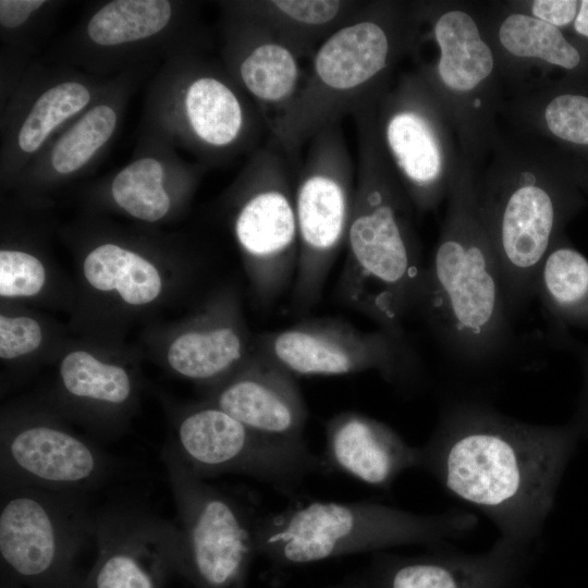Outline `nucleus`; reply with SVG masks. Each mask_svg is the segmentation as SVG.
I'll use <instances>...</instances> for the list:
<instances>
[{"label":"nucleus","mask_w":588,"mask_h":588,"mask_svg":"<svg viewBox=\"0 0 588 588\" xmlns=\"http://www.w3.org/2000/svg\"><path fill=\"white\" fill-rule=\"evenodd\" d=\"M84 274L96 290H115L131 305L148 304L161 291L156 267L136 253L114 244H103L91 250L84 261Z\"/></svg>","instance_id":"nucleus-27"},{"label":"nucleus","mask_w":588,"mask_h":588,"mask_svg":"<svg viewBox=\"0 0 588 588\" xmlns=\"http://www.w3.org/2000/svg\"><path fill=\"white\" fill-rule=\"evenodd\" d=\"M96 560L82 588H162L177 574L181 536L176 524L136 507L94 515Z\"/></svg>","instance_id":"nucleus-15"},{"label":"nucleus","mask_w":588,"mask_h":588,"mask_svg":"<svg viewBox=\"0 0 588 588\" xmlns=\"http://www.w3.org/2000/svg\"><path fill=\"white\" fill-rule=\"evenodd\" d=\"M111 468L101 450L49 422H21L1 436V487L83 494L102 483Z\"/></svg>","instance_id":"nucleus-16"},{"label":"nucleus","mask_w":588,"mask_h":588,"mask_svg":"<svg viewBox=\"0 0 588 588\" xmlns=\"http://www.w3.org/2000/svg\"><path fill=\"white\" fill-rule=\"evenodd\" d=\"M356 184V171L340 123L309 142L295 175L298 262L292 303L305 311L320 298L327 278L345 246Z\"/></svg>","instance_id":"nucleus-11"},{"label":"nucleus","mask_w":588,"mask_h":588,"mask_svg":"<svg viewBox=\"0 0 588 588\" xmlns=\"http://www.w3.org/2000/svg\"><path fill=\"white\" fill-rule=\"evenodd\" d=\"M45 280V268L35 256L20 250L0 252L1 296H33L42 289Z\"/></svg>","instance_id":"nucleus-33"},{"label":"nucleus","mask_w":588,"mask_h":588,"mask_svg":"<svg viewBox=\"0 0 588 588\" xmlns=\"http://www.w3.org/2000/svg\"><path fill=\"white\" fill-rule=\"evenodd\" d=\"M117 114L106 105L94 107L54 145L51 162L54 170L68 174L82 168L111 137Z\"/></svg>","instance_id":"nucleus-32"},{"label":"nucleus","mask_w":588,"mask_h":588,"mask_svg":"<svg viewBox=\"0 0 588 588\" xmlns=\"http://www.w3.org/2000/svg\"><path fill=\"white\" fill-rule=\"evenodd\" d=\"M372 113L381 148L416 212L433 210L470 164L441 105L413 70L392 82Z\"/></svg>","instance_id":"nucleus-8"},{"label":"nucleus","mask_w":588,"mask_h":588,"mask_svg":"<svg viewBox=\"0 0 588 588\" xmlns=\"http://www.w3.org/2000/svg\"><path fill=\"white\" fill-rule=\"evenodd\" d=\"M209 403L265 436L305 442L308 409L295 376L259 353L219 381Z\"/></svg>","instance_id":"nucleus-19"},{"label":"nucleus","mask_w":588,"mask_h":588,"mask_svg":"<svg viewBox=\"0 0 588 588\" xmlns=\"http://www.w3.org/2000/svg\"><path fill=\"white\" fill-rule=\"evenodd\" d=\"M481 20L504 84L512 90H517L532 70L542 74L539 86L547 84L548 75L554 73L560 82L588 89V49L561 29L515 2Z\"/></svg>","instance_id":"nucleus-18"},{"label":"nucleus","mask_w":588,"mask_h":588,"mask_svg":"<svg viewBox=\"0 0 588 588\" xmlns=\"http://www.w3.org/2000/svg\"><path fill=\"white\" fill-rule=\"evenodd\" d=\"M367 1L262 0L241 2L237 14L266 29L302 59L354 19Z\"/></svg>","instance_id":"nucleus-22"},{"label":"nucleus","mask_w":588,"mask_h":588,"mask_svg":"<svg viewBox=\"0 0 588 588\" xmlns=\"http://www.w3.org/2000/svg\"><path fill=\"white\" fill-rule=\"evenodd\" d=\"M417 28L418 2L367 1L316 49L294 99L267 122L271 140L296 164L316 134L376 103L409 57Z\"/></svg>","instance_id":"nucleus-5"},{"label":"nucleus","mask_w":588,"mask_h":588,"mask_svg":"<svg viewBox=\"0 0 588 588\" xmlns=\"http://www.w3.org/2000/svg\"><path fill=\"white\" fill-rule=\"evenodd\" d=\"M535 297L552 320V329H588V258L562 235L537 272Z\"/></svg>","instance_id":"nucleus-24"},{"label":"nucleus","mask_w":588,"mask_h":588,"mask_svg":"<svg viewBox=\"0 0 588 588\" xmlns=\"http://www.w3.org/2000/svg\"><path fill=\"white\" fill-rule=\"evenodd\" d=\"M82 495L1 487L2 577L26 588H82L76 561L94 524Z\"/></svg>","instance_id":"nucleus-9"},{"label":"nucleus","mask_w":588,"mask_h":588,"mask_svg":"<svg viewBox=\"0 0 588 588\" xmlns=\"http://www.w3.org/2000/svg\"><path fill=\"white\" fill-rule=\"evenodd\" d=\"M183 462L201 478L240 474L293 495L303 481L326 468L305 442L265 436L217 406H197L180 418L174 444Z\"/></svg>","instance_id":"nucleus-13"},{"label":"nucleus","mask_w":588,"mask_h":588,"mask_svg":"<svg viewBox=\"0 0 588 588\" xmlns=\"http://www.w3.org/2000/svg\"><path fill=\"white\" fill-rule=\"evenodd\" d=\"M409 57L437 98L467 162L477 170L499 134L504 79L481 15L469 5L418 2V28Z\"/></svg>","instance_id":"nucleus-6"},{"label":"nucleus","mask_w":588,"mask_h":588,"mask_svg":"<svg viewBox=\"0 0 588 588\" xmlns=\"http://www.w3.org/2000/svg\"><path fill=\"white\" fill-rule=\"evenodd\" d=\"M474 189L515 319L535 298L546 255L586 205L576 159L534 137L500 131L475 170Z\"/></svg>","instance_id":"nucleus-3"},{"label":"nucleus","mask_w":588,"mask_h":588,"mask_svg":"<svg viewBox=\"0 0 588 588\" xmlns=\"http://www.w3.org/2000/svg\"><path fill=\"white\" fill-rule=\"evenodd\" d=\"M477 522L460 510L425 515L369 501H310L259 516L257 553L289 567L406 544L436 547L468 534Z\"/></svg>","instance_id":"nucleus-7"},{"label":"nucleus","mask_w":588,"mask_h":588,"mask_svg":"<svg viewBox=\"0 0 588 588\" xmlns=\"http://www.w3.org/2000/svg\"><path fill=\"white\" fill-rule=\"evenodd\" d=\"M41 342L38 322L28 317H0V356L13 359L34 352Z\"/></svg>","instance_id":"nucleus-34"},{"label":"nucleus","mask_w":588,"mask_h":588,"mask_svg":"<svg viewBox=\"0 0 588 588\" xmlns=\"http://www.w3.org/2000/svg\"><path fill=\"white\" fill-rule=\"evenodd\" d=\"M576 173L578 182L588 197V163L576 159Z\"/></svg>","instance_id":"nucleus-39"},{"label":"nucleus","mask_w":588,"mask_h":588,"mask_svg":"<svg viewBox=\"0 0 588 588\" xmlns=\"http://www.w3.org/2000/svg\"><path fill=\"white\" fill-rule=\"evenodd\" d=\"M184 111L194 136L212 148H226L241 140L249 118L237 94L224 81L204 74L188 84Z\"/></svg>","instance_id":"nucleus-26"},{"label":"nucleus","mask_w":588,"mask_h":588,"mask_svg":"<svg viewBox=\"0 0 588 588\" xmlns=\"http://www.w3.org/2000/svg\"><path fill=\"white\" fill-rule=\"evenodd\" d=\"M550 336L554 345L573 353L581 366L585 381L584 402L577 418L588 426V344L573 339L568 331H551Z\"/></svg>","instance_id":"nucleus-35"},{"label":"nucleus","mask_w":588,"mask_h":588,"mask_svg":"<svg viewBox=\"0 0 588 588\" xmlns=\"http://www.w3.org/2000/svg\"><path fill=\"white\" fill-rule=\"evenodd\" d=\"M353 117L358 139L355 196L335 295L378 329L405 339L403 322L415 311L426 266L416 210L381 148L372 106Z\"/></svg>","instance_id":"nucleus-4"},{"label":"nucleus","mask_w":588,"mask_h":588,"mask_svg":"<svg viewBox=\"0 0 588 588\" xmlns=\"http://www.w3.org/2000/svg\"><path fill=\"white\" fill-rule=\"evenodd\" d=\"M171 4L164 0H115L90 19L89 38L101 46L144 39L159 33L170 21Z\"/></svg>","instance_id":"nucleus-29"},{"label":"nucleus","mask_w":588,"mask_h":588,"mask_svg":"<svg viewBox=\"0 0 588 588\" xmlns=\"http://www.w3.org/2000/svg\"><path fill=\"white\" fill-rule=\"evenodd\" d=\"M1 588H21L20 585L11 581L10 579L2 577L1 579Z\"/></svg>","instance_id":"nucleus-40"},{"label":"nucleus","mask_w":588,"mask_h":588,"mask_svg":"<svg viewBox=\"0 0 588 588\" xmlns=\"http://www.w3.org/2000/svg\"><path fill=\"white\" fill-rule=\"evenodd\" d=\"M529 550L499 537L478 554L380 551L372 553L364 573L370 588H512L525 571Z\"/></svg>","instance_id":"nucleus-17"},{"label":"nucleus","mask_w":588,"mask_h":588,"mask_svg":"<svg viewBox=\"0 0 588 588\" xmlns=\"http://www.w3.org/2000/svg\"><path fill=\"white\" fill-rule=\"evenodd\" d=\"M88 89L76 82H65L46 90L34 103L19 133V146L25 152L40 147L50 132L86 107Z\"/></svg>","instance_id":"nucleus-31"},{"label":"nucleus","mask_w":588,"mask_h":588,"mask_svg":"<svg viewBox=\"0 0 588 588\" xmlns=\"http://www.w3.org/2000/svg\"><path fill=\"white\" fill-rule=\"evenodd\" d=\"M236 73L243 87L267 111L278 115L296 96L304 79L302 58L266 29L243 20Z\"/></svg>","instance_id":"nucleus-23"},{"label":"nucleus","mask_w":588,"mask_h":588,"mask_svg":"<svg viewBox=\"0 0 588 588\" xmlns=\"http://www.w3.org/2000/svg\"><path fill=\"white\" fill-rule=\"evenodd\" d=\"M324 434L326 468L370 487L388 489L403 471L420 467V448L409 445L392 427L365 414H335L326 422Z\"/></svg>","instance_id":"nucleus-20"},{"label":"nucleus","mask_w":588,"mask_h":588,"mask_svg":"<svg viewBox=\"0 0 588 588\" xmlns=\"http://www.w3.org/2000/svg\"><path fill=\"white\" fill-rule=\"evenodd\" d=\"M162 181L161 163L154 158H142L117 174L111 193L115 203L131 216L155 222L170 209Z\"/></svg>","instance_id":"nucleus-30"},{"label":"nucleus","mask_w":588,"mask_h":588,"mask_svg":"<svg viewBox=\"0 0 588 588\" xmlns=\"http://www.w3.org/2000/svg\"><path fill=\"white\" fill-rule=\"evenodd\" d=\"M44 3L41 0H1L0 23L5 28L17 27Z\"/></svg>","instance_id":"nucleus-36"},{"label":"nucleus","mask_w":588,"mask_h":588,"mask_svg":"<svg viewBox=\"0 0 588 588\" xmlns=\"http://www.w3.org/2000/svg\"><path fill=\"white\" fill-rule=\"evenodd\" d=\"M60 377L69 396L97 407H124L133 394L131 377L123 367L98 360L84 351L62 359Z\"/></svg>","instance_id":"nucleus-28"},{"label":"nucleus","mask_w":588,"mask_h":588,"mask_svg":"<svg viewBox=\"0 0 588 588\" xmlns=\"http://www.w3.org/2000/svg\"><path fill=\"white\" fill-rule=\"evenodd\" d=\"M587 426L525 422L473 396L448 399L421 450V469L485 514L500 538L531 548L540 538L572 450Z\"/></svg>","instance_id":"nucleus-1"},{"label":"nucleus","mask_w":588,"mask_h":588,"mask_svg":"<svg viewBox=\"0 0 588 588\" xmlns=\"http://www.w3.org/2000/svg\"><path fill=\"white\" fill-rule=\"evenodd\" d=\"M501 115L512 132L541 140L588 163V89L552 82L516 93Z\"/></svg>","instance_id":"nucleus-21"},{"label":"nucleus","mask_w":588,"mask_h":588,"mask_svg":"<svg viewBox=\"0 0 588 588\" xmlns=\"http://www.w3.org/2000/svg\"><path fill=\"white\" fill-rule=\"evenodd\" d=\"M232 316L180 334L168 351V363L179 375L219 382L245 360V341Z\"/></svg>","instance_id":"nucleus-25"},{"label":"nucleus","mask_w":588,"mask_h":588,"mask_svg":"<svg viewBox=\"0 0 588 588\" xmlns=\"http://www.w3.org/2000/svg\"><path fill=\"white\" fill-rule=\"evenodd\" d=\"M295 163L273 142L246 170L235 215V236L258 301L274 303L293 285L298 262Z\"/></svg>","instance_id":"nucleus-12"},{"label":"nucleus","mask_w":588,"mask_h":588,"mask_svg":"<svg viewBox=\"0 0 588 588\" xmlns=\"http://www.w3.org/2000/svg\"><path fill=\"white\" fill-rule=\"evenodd\" d=\"M475 169L463 170L446 198L415 311L453 368L485 375L515 350L514 317L475 199Z\"/></svg>","instance_id":"nucleus-2"},{"label":"nucleus","mask_w":588,"mask_h":588,"mask_svg":"<svg viewBox=\"0 0 588 588\" xmlns=\"http://www.w3.org/2000/svg\"><path fill=\"white\" fill-rule=\"evenodd\" d=\"M563 33L588 49V0L578 1L575 19Z\"/></svg>","instance_id":"nucleus-37"},{"label":"nucleus","mask_w":588,"mask_h":588,"mask_svg":"<svg viewBox=\"0 0 588 588\" xmlns=\"http://www.w3.org/2000/svg\"><path fill=\"white\" fill-rule=\"evenodd\" d=\"M324 588H370V586L363 571V573L351 574L343 578L341 581H338Z\"/></svg>","instance_id":"nucleus-38"},{"label":"nucleus","mask_w":588,"mask_h":588,"mask_svg":"<svg viewBox=\"0 0 588 588\" xmlns=\"http://www.w3.org/2000/svg\"><path fill=\"white\" fill-rule=\"evenodd\" d=\"M177 512V575L194 588H246L257 553V516L211 486L183 462L173 445L162 450Z\"/></svg>","instance_id":"nucleus-10"},{"label":"nucleus","mask_w":588,"mask_h":588,"mask_svg":"<svg viewBox=\"0 0 588 588\" xmlns=\"http://www.w3.org/2000/svg\"><path fill=\"white\" fill-rule=\"evenodd\" d=\"M260 355L293 376H341L373 370L391 383L411 380L417 363L405 339L363 331L339 318H315L266 332Z\"/></svg>","instance_id":"nucleus-14"}]
</instances>
